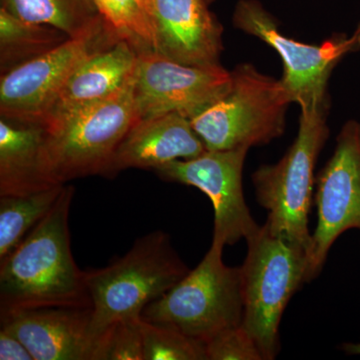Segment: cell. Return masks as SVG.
Returning <instances> with one entry per match:
<instances>
[{
    "instance_id": "cell-1",
    "label": "cell",
    "mask_w": 360,
    "mask_h": 360,
    "mask_svg": "<svg viewBox=\"0 0 360 360\" xmlns=\"http://www.w3.org/2000/svg\"><path fill=\"white\" fill-rule=\"evenodd\" d=\"M75 193L65 184L51 212L0 260V316L39 307H91L85 271L71 251Z\"/></svg>"
},
{
    "instance_id": "cell-2",
    "label": "cell",
    "mask_w": 360,
    "mask_h": 360,
    "mask_svg": "<svg viewBox=\"0 0 360 360\" xmlns=\"http://www.w3.org/2000/svg\"><path fill=\"white\" fill-rule=\"evenodd\" d=\"M189 270L170 236L161 231L137 238L127 255L108 266L86 270L94 345L115 322L141 319L144 309L172 290Z\"/></svg>"
},
{
    "instance_id": "cell-3",
    "label": "cell",
    "mask_w": 360,
    "mask_h": 360,
    "mask_svg": "<svg viewBox=\"0 0 360 360\" xmlns=\"http://www.w3.org/2000/svg\"><path fill=\"white\" fill-rule=\"evenodd\" d=\"M329 101L302 108L295 142L274 165H262L253 172L258 205L267 212V229L276 236L309 250L314 168L328 141Z\"/></svg>"
},
{
    "instance_id": "cell-4",
    "label": "cell",
    "mask_w": 360,
    "mask_h": 360,
    "mask_svg": "<svg viewBox=\"0 0 360 360\" xmlns=\"http://www.w3.org/2000/svg\"><path fill=\"white\" fill-rule=\"evenodd\" d=\"M241 265L243 317L241 326L257 343L264 360L281 352L279 326L296 291L307 283V251L276 236L266 225L246 239Z\"/></svg>"
},
{
    "instance_id": "cell-5",
    "label": "cell",
    "mask_w": 360,
    "mask_h": 360,
    "mask_svg": "<svg viewBox=\"0 0 360 360\" xmlns=\"http://www.w3.org/2000/svg\"><path fill=\"white\" fill-rule=\"evenodd\" d=\"M224 248L212 243L198 266L148 304L141 319L176 329L203 345L220 331L240 326L243 317L241 269L224 264Z\"/></svg>"
},
{
    "instance_id": "cell-6",
    "label": "cell",
    "mask_w": 360,
    "mask_h": 360,
    "mask_svg": "<svg viewBox=\"0 0 360 360\" xmlns=\"http://www.w3.org/2000/svg\"><path fill=\"white\" fill-rule=\"evenodd\" d=\"M290 103L281 80L243 63L231 71L229 91L191 123L206 150L250 149L283 134Z\"/></svg>"
},
{
    "instance_id": "cell-7",
    "label": "cell",
    "mask_w": 360,
    "mask_h": 360,
    "mask_svg": "<svg viewBox=\"0 0 360 360\" xmlns=\"http://www.w3.org/2000/svg\"><path fill=\"white\" fill-rule=\"evenodd\" d=\"M134 77L115 94L45 125L46 155L54 184L103 175L116 148L137 122Z\"/></svg>"
},
{
    "instance_id": "cell-8",
    "label": "cell",
    "mask_w": 360,
    "mask_h": 360,
    "mask_svg": "<svg viewBox=\"0 0 360 360\" xmlns=\"http://www.w3.org/2000/svg\"><path fill=\"white\" fill-rule=\"evenodd\" d=\"M233 25L257 37L278 53L283 63L281 84L291 103L302 108L329 101V77L348 54L360 51V25L350 35L336 33L321 44L296 41L279 30L277 21L257 0H240Z\"/></svg>"
},
{
    "instance_id": "cell-9",
    "label": "cell",
    "mask_w": 360,
    "mask_h": 360,
    "mask_svg": "<svg viewBox=\"0 0 360 360\" xmlns=\"http://www.w3.org/2000/svg\"><path fill=\"white\" fill-rule=\"evenodd\" d=\"M120 39L103 16L89 30L0 78V115L45 124L68 78L92 52Z\"/></svg>"
},
{
    "instance_id": "cell-10",
    "label": "cell",
    "mask_w": 360,
    "mask_h": 360,
    "mask_svg": "<svg viewBox=\"0 0 360 360\" xmlns=\"http://www.w3.org/2000/svg\"><path fill=\"white\" fill-rule=\"evenodd\" d=\"M315 184L317 224L307 250V283L321 274L329 250L343 232L360 231V122L343 124Z\"/></svg>"
},
{
    "instance_id": "cell-11",
    "label": "cell",
    "mask_w": 360,
    "mask_h": 360,
    "mask_svg": "<svg viewBox=\"0 0 360 360\" xmlns=\"http://www.w3.org/2000/svg\"><path fill=\"white\" fill-rule=\"evenodd\" d=\"M231 85V71L221 65H186L155 51L141 52L134 78L137 122L170 113L191 120L224 96Z\"/></svg>"
},
{
    "instance_id": "cell-12",
    "label": "cell",
    "mask_w": 360,
    "mask_h": 360,
    "mask_svg": "<svg viewBox=\"0 0 360 360\" xmlns=\"http://www.w3.org/2000/svg\"><path fill=\"white\" fill-rule=\"evenodd\" d=\"M248 148L205 150L153 170L160 179L200 189L213 205L212 243L234 245L259 229L246 205L243 172Z\"/></svg>"
},
{
    "instance_id": "cell-13",
    "label": "cell",
    "mask_w": 360,
    "mask_h": 360,
    "mask_svg": "<svg viewBox=\"0 0 360 360\" xmlns=\"http://www.w3.org/2000/svg\"><path fill=\"white\" fill-rule=\"evenodd\" d=\"M205 0H153L155 52L193 66L220 65L222 26Z\"/></svg>"
},
{
    "instance_id": "cell-14",
    "label": "cell",
    "mask_w": 360,
    "mask_h": 360,
    "mask_svg": "<svg viewBox=\"0 0 360 360\" xmlns=\"http://www.w3.org/2000/svg\"><path fill=\"white\" fill-rule=\"evenodd\" d=\"M1 328L18 336L34 360H91V307H52L0 316Z\"/></svg>"
},
{
    "instance_id": "cell-15",
    "label": "cell",
    "mask_w": 360,
    "mask_h": 360,
    "mask_svg": "<svg viewBox=\"0 0 360 360\" xmlns=\"http://www.w3.org/2000/svg\"><path fill=\"white\" fill-rule=\"evenodd\" d=\"M206 150L191 120L170 113L135 122L120 142L103 176L129 168L155 170L174 160H191Z\"/></svg>"
},
{
    "instance_id": "cell-16",
    "label": "cell",
    "mask_w": 360,
    "mask_h": 360,
    "mask_svg": "<svg viewBox=\"0 0 360 360\" xmlns=\"http://www.w3.org/2000/svg\"><path fill=\"white\" fill-rule=\"evenodd\" d=\"M139 52L120 39L92 52L68 78L47 123L90 104L104 101L134 77Z\"/></svg>"
},
{
    "instance_id": "cell-17",
    "label": "cell",
    "mask_w": 360,
    "mask_h": 360,
    "mask_svg": "<svg viewBox=\"0 0 360 360\" xmlns=\"http://www.w3.org/2000/svg\"><path fill=\"white\" fill-rule=\"evenodd\" d=\"M56 186L47 162L44 125L0 118V196Z\"/></svg>"
},
{
    "instance_id": "cell-18",
    "label": "cell",
    "mask_w": 360,
    "mask_h": 360,
    "mask_svg": "<svg viewBox=\"0 0 360 360\" xmlns=\"http://www.w3.org/2000/svg\"><path fill=\"white\" fill-rule=\"evenodd\" d=\"M1 7L18 20L52 26L75 37L101 20L94 0H0Z\"/></svg>"
},
{
    "instance_id": "cell-19",
    "label": "cell",
    "mask_w": 360,
    "mask_h": 360,
    "mask_svg": "<svg viewBox=\"0 0 360 360\" xmlns=\"http://www.w3.org/2000/svg\"><path fill=\"white\" fill-rule=\"evenodd\" d=\"M68 39L58 28L18 20L0 8L1 75L56 49Z\"/></svg>"
},
{
    "instance_id": "cell-20",
    "label": "cell",
    "mask_w": 360,
    "mask_h": 360,
    "mask_svg": "<svg viewBox=\"0 0 360 360\" xmlns=\"http://www.w3.org/2000/svg\"><path fill=\"white\" fill-rule=\"evenodd\" d=\"M65 184L22 195L0 196V260L51 212Z\"/></svg>"
},
{
    "instance_id": "cell-21",
    "label": "cell",
    "mask_w": 360,
    "mask_h": 360,
    "mask_svg": "<svg viewBox=\"0 0 360 360\" xmlns=\"http://www.w3.org/2000/svg\"><path fill=\"white\" fill-rule=\"evenodd\" d=\"M94 4L120 39L139 53L155 51L153 20L141 0H94Z\"/></svg>"
},
{
    "instance_id": "cell-22",
    "label": "cell",
    "mask_w": 360,
    "mask_h": 360,
    "mask_svg": "<svg viewBox=\"0 0 360 360\" xmlns=\"http://www.w3.org/2000/svg\"><path fill=\"white\" fill-rule=\"evenodd\" d=\"M144 360H207L205 345L176 329L141 319Z\"/></svg>"
},
{
    "instance_id": "cell-23",
    "label": "cell",
    "mask_w": 360,
    "mask_h": 360,
    "mask_svg": "<svg viewBox=\"0 0 360 360\" xmlns=\"http://www.w3.org/2000/svg\"><path fill=\"white\" fill-rule=\"evenodd\" d=\"M141 322L123 319L112 324L94 342L91 360H144Z\"/></svg>"
},
{
    "instance_id": "cell-24",
    "label": "cell",
    "mask_w": 360,
    "mask_h": 360,
    "mask_svg": "<svg viewBox=\"0 0 360 360\" xmlns=\"http://www.w3.org/2000/svg\"><path fill=\"white\" fill-rule=\"evenodd\" d=\"M207 360H264L257 343L243 326L220 331L205 343Z\"/></svg>"
},
{
    "instance_id": "cell-25",
    "label": "cell",
    "mask_w": 360,
    "mask_h": 360,
    "mask_svg": "<svg viewBox=\"0 0 360 360\" xmlns=\"http://www.w3.org/2000/svg\"><path fill=\"white\" fill-rule=\"evenodd\" d=\"M0 360H34L22 341L6 328L0 329Z\"/></svg>"
},
{
    "instance_id": "cell-26",
    "label": "cell",
    "mask_w": 360,
    "mask_h": 360,
    "mask_svg": "<svg viewBox=\"0 0 360 360\" xmlns=\"http://www.w3.org/2000/svg\"><path fill=\"white\" fill-rule=\"evenodd\" d=\"M341 349L345 352V354L349 355H360V342L352 343L347 342L343 343L341 345Z\"/></svg>"
},
{
    "instance_id": "cell-27",
    "label": "cell",
    "mask_w": 360,
    "mask_h": 360,
    "mask_svg": "<svg viewBox=\"0 0 360 360\" xmlns=\"http://www.w3.org/2000/svg\"><path fill=\"white\" fill-rule=\"evenodd\" d=\"M142 4H143L144 7H146V11H148V13L150 14L151 11V4H153V0H141ZM151 18V16H150Z\"/></svg>"
},
{
    "instance_id": "cell-28",
    "label": "cell",
    "mask_w": 360,
    "mask_h": 360,
    "mask_svg": "<svg viewBox=\"0 0 360 360\" xmlns=\"http://www.w3.org/2000/svg\"><path fill=\"white\" fill-rule=\"evenodd\" d=\"M206 2H207V4H210V2H212L213 0H205Z\"/></svg>"
}]
</instances>
